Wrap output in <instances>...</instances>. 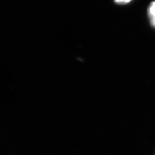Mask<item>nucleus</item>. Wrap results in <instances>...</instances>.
<instances>
[{
  "mask_svg": "<svg viewBox=\"0 0 155 155\" xmlns=\"http://www.w3.org/2000/svg\"><path fill=\"white\" fill-rule=\"evenodd\" d=\"M148 15L150 21L155 19V1L152 2L148 8Z\"/></svg>",
  "mask_w": 155,
  "mask_h": 155,
  "instance_id": "f257e3e1",
  "label": "nucleus"
},
{
  "mask_svg": "<svg viewBox=\"0 0 155 155\" xmlns=\"http://www.w3.org/2000/svg\"><path fill=\"white\" fill-rule=\"evenodd\" d=\"M132 0H114V1L120 4H125L131 1Z\"/></svg>",
  "mask_w": 155,
  "mask_h": 155,
  "instance_id": "f03ea898",
  "label": "nucleus"
},
{
  "mask_svg": "<svg viewBox=\"0 0 155 155\" xmlns=\"http://www.w3.org/2000/svg\"><path fill=\"white\" fill-rule=\"evenodd\" d=\"M150 21H151V24H152V25L155 28V20H151Z\"/></svg>",
  "mask_w": 155,
  "mask_h": 155,
  "instance_id": "7ed1b4c3",
  "label": "nucleus"
}]
</instances>
